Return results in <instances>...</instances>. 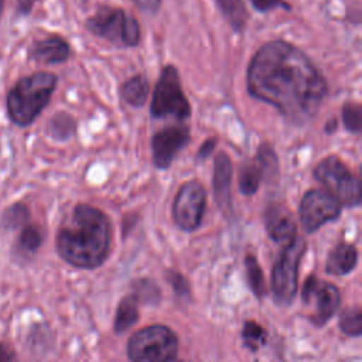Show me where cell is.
<instances>
[{"label": "cell", "mask_w": 362, "mask_h": 362, "mask_svg": "<svg viewBox=\"0 0 362 362\" xmlns=\"http://www.w3.org/2000/svg\"><path fill=\"white\" fill-rule=\"evenodd\" d=\"M342 122L348 132L359 133L362 129V107L359 103L348 102L342 107Z\"/></svg>", "instance_id": "cb8c5ba5"}, {"label": "cell", "mask_w": 362, "mask_h": 362, "mask_svg": "<svg viewBox=\"0 0 362 362\" xmlns=\"http://www.w3.org/2000/svg\"><path fill=\"white\" fill-rule=\"evenodd\" d=\"M358 262V252L351 243H339L327 259V272L331 274L342 276L352 272Z\"/></svg>", "instance_id": "e0dca14e"}, {"label": "cell", "mask_w": 362, "mask_h": 362, "mask_svg": "<svg viewBox=\"0 0 362 362\" xmlns=\"http://www.w3.org/2000/svg\"><path fill=\"white\" fill-rule=\"evenodd\" d=\"M120 92L126 103H129L133 107H141L147 100L148 81L141 74L133 75L122 85Z\"/></svg>", "instance_id": "ac0fdd59"}, {"label": "cell", "mask_w": 362, "mask_h": 362, "mask_svg": "<svg viewBox=\"0 0 362 362\" xmlns=\"http://www.w3.org/2000/svg\"><path fill=\"white\" fill-rule=\"evenodd\" d=\"M313 174L339 204L346 206H358L361 204V181L337 156L322 158Z\"/></svg>", "instance_id": "52a82bcc"}, {"label": "cell", "mask_w": 362, "mask_h": 362, "mask_svg": "<svg viewBox=\"0 0 362 362\" xmlns=\"http://www.w3.org/2000/svg\"><path fill=\"white\" fill-rule=\"evenodd\" d=\"M141 10L146 11H156L160 6L161 0H133Z\"/></svg>", "instance_id": "1f68e13d"}, {"label": "cell", "mask_w": 362, "mask_h": 362, "mask_svg": "<svg viewBox=\"0 0 362 362\" xmlns=\"http://www.w3.org/2000/svg\"><path fill=\"white\" fill-rule=\"evenodd\" d=\"M305 240L300 236L288 240L272 270V291L280 305H288L297 291L298 264L305 252Z\"/></svg>", "instance_id": "ba28073f"}, {"label": "cell", "mask_w": 362, "mask_h": 362, "mask_svg": "<svg viewBox=\"0 0 362 362\" xmlns=\"http://www.w3.org/2000/svg\"><path fill=\"white\" fill-rule=\"evenodd\" d=\"M28 219V209L23 204H14L13 206L7 208L1 218V225L6 229H16L25 223Z\"/></svg>", "instance_id": "484cf974"}, {"label": "cell", "mask_w": 362, "mask_h": 362, "mask_svg": "<svg viewBox=\"0 0 362 362\" xmlns=\"http://www.w3.org/2000/svg\"><path fill=\"white\" fill-rule=\"evenodd\" d=\"M215 146H216V140H215V139H208L206 141H204V143H202V146H201V147H199V150H198L197 158H198V160H204V158H206V157L214 151Z\"/></svg>", "instance_id": "4dcf8cb0"}, {"label": "cell", "mask_w": 362, "mask_h": 362, "mask_svg": "<svg viewBox=\"0 0 362 362\" xmlns=\"http://www.w3.org/2000/svg\"><path fill=\"white\" fill-rule=\"evenodd\" d=\"M57 85V76L49 72H37L21 78L7 96V112L13 123L30 124L47 106Z\"/></svg>", "instance_id": "3957f363"}, {"label": "cell", "mask_w": 362, "mask_h": 362, "mask_svg": "<svg viewBox=\"0 0 362 362\" xmlns=\"http://www.w3.org/2000/svg\"><path fill=\"white\" fill-rule=\"evenodd\" d=\"M150 112L157 119L174 117L185 120L191 116V106L182 92L180 75L174 65H165L161 69L153 92Z\"/></svg>", "instance_id": "8992f818"}, {"label": "cell", "mask_w": 362, "mask_h": 362, "mask_svg": "<svg viewBox=\"0 0 362 362\" xmlns=\"http://www.w3.org/2000/svg\"><path fill=\"white\" fill-rule=\"evenodd\" d=\"M177 351L175 332L158 324L139 329L127 342V355L132 362H173Z\"/></svg>", "instance_id": "277c9868"}, {"label": "cell", "mask_w": 362, "mask_h": 362, "mask_svg": "<svg viewBox=\"0 0 362 362\" xmlns=\"http://www.w3.org/2000/svg\"><path fill=\"white\" fill-rule=\"evenodd\" d=\"M247 92L276 107L287 120L304 124L317 115L328 85L313 61L284 40L263 44L247 66Z\"/></svg>", "instance_id": "6da1fadb"}, {"label": "cell", "mask_w": 362, "mask_h": 362, "mask_svg": "<svg viewBox=\"0 0 362 362\" xmlns=\"http://www.w3.org/2000/svg\"><path fill=\"white\" fill-rule=\"evenodd\" d=\"M3 7H4V0H0V16H1V11H3Z\"/></svg>", "instance_id": "836d02e7"}, {"label": "cell", "mask_w": 362, "mask_h": 362, "mask_svg": "<svg viewBox=\"0 0 362 362\" xmlns=\"http://www.w3.org/2000/svg\"><path fill=\"white\" fill-rule=\"evenodd\" d=\"M341 214V204L327 189H308L300 202V221L305 232L313 233L324 223L337 219Z\"/></svg>", "instance_id": "30bf717a"}, {"label": "cell", "mask_w": 362, "mask_h": 362, "mask_svg": "<svg viewBox=\"0 0 362 362\" xmlns=\"http://www.w3.org/2000/svg\"><path fill=\"white\" fill-rule=\"evenodd\" d=\"M277 157L269 144H262L252 163L246 164L239 177V189L245 195H253L263 175H273L277 171Z\"/></svg>", "instance_id": "4fadbf2b"}, {"label": "cell", "mask_w": 362, "mask_h": 362, "mask_svg": "<svg viewBox=\"0 0 362 362\" xmlns=\"http://www.w3.org/2000/svg\"><path fill=\"white\" fill-rule=\"evenodd\" d=\"M167 277H168L170 283L173 284V287L175 288V291H177L178 294H187V293L189 291L188 283H187V280H185L181 274L174 273V272H170V273H167Z\"/></svg>", "instance_id": "f1b7e54d"}, {"label": "cell", "mask_w": 362, "mask_h": 362, "mask_svg": "<svg viewBox=\"0 0 362 362\" xmlns=\"http://www.w3.org/2000/svg\"><path fill=\"white\" fill-rule=\"evenodd\" d=\"M264 223L269 236L276 242H288L296 238V222L291 212L281 204L273 202L264 212Z\"/></svg>", "instance_id": "9a60e30c"}, {"label": "cell", "mask_w": 362, "mask_h": 362, "mask_svg": "<svg viewBox=\"0 0 362 362\" xmlns=\"http://www.w3.org/2000/svg\"><path fill=\"white\" fill-rule=\"evenodd\" d=\"M18 1V8L21 13H28L35 3V0H17Z\"/></svg>", "instance_id": "d6a6232c"}, {"label": "cell", "mask_w": 362, "mask_h": 362, "mask_svg": "<svg viewBox=\"0 0 362 362\" xmlns=\"http://www.w3.org/2000/svg\"><path fill=\"white\" fill-rule=\"evenodd\" d=\"M250 3L259 11H269V10H273L277 7L290 10V4L286 3L284 0H250Z\"/></svg>", "instance_id": "83f0119b"}, {"label": "cell", "mask_w": 362, "mask_h": 362, "mask_svg": "<svg viewBox=\"0 0 362 362\" xmlns=\"http://www.w3.org/2000/svg\"><path fill=\"white\" fill-rule=\"evenodd\" d=\"M42 242V233L35 225H25L18 238L20 249L25 252H35Z\"/></svg>", "instance_id": "4316f807"}, {"label": "cell", "mask_w": 362, "mask_h": 362, "mask_svg": "<svg viewBox=\"0 0 362 362\" xmlns=\"http://www.w3.org/2000/svg\"><path fill=\"white\" fill-rule=\"evenodd\" d=\"M0 362H17L16 352L7 342H0Z\"/></svg>", "instance_id": "f546056e"}, {"label": "cell", "mask_w": 362, "mask_h": 362, "mask_svg": "<svg viewBox=\"0 0 362 362\" xmlns=\"http://www.w3.org/2000/svg\"><path fill=\"white\" fill-rule=\"evenodd\" d=\"M232 161L229 156L223 151L218 153L214 163V175H212V188L218 206L223 214H229L232 211Z\"/></svg>", "instance_id": "5bb4252c"}, {"label": "cell", "mask_w": 362, "mask_h": 362, "mask_svg": "<svg viewBox=\"0 0 362 362\" xmlns=\"http://www.w3.org/2000/svg\"><path fill=\"white\" fill-rule=\"evenodd\" d=\"M339 328L351 337H359L362 332V314L358 307L344 311L339 317Z\"/></svg>", "instance_id": "603a6c76"}, {"label": "cell", "mask_w": 362, "mask_h": 362, "mask_svg": "<svg viewBox=\"0 0 362 362\" xmlns=\"http://www.w3.org/2000/svg\"><path fill=\"white\" fill-rule=\"evenodd\" d=\"M245 266H246L247 281H249L252 291L255 293L256 297H263L266 294V286H264L262 269H260L256 257L253 255H247L246 260H245Z\"/></svg>", "instance_id": "44dd1931"}, {"label": "cell", "mask_w": 362, "mask_h": 362, "mask_svg": "<svg viewBox=\"0 0 362 362\" xmlns=\"http://www.w3.org/2000/svg\"><path fill=\"white\" fill-rule=\"evenodd\" d=\"M206 205V192L201 182H184L173 202V218L177 226L182 230H195L204 218Z\"/></svg>", "instance_id": "9c48e42d"}, {"label": "cell", "mask_w": 362, "mask_h": 362, "mask_svg": "<svg viewBox=\"0 0 362 362\" xmlns=\"http://www.w3.org/2000/svg\"><path fill=\"white\" fill-rule=\"evenodd\" d=\"M189 139V130L185 126H170L157 132L151 139L153 163L156 168H168L180 150L188 144Z\"/></svg>", "instance_id": "7c38bea8"}, {"label": "cell", "mask_w": 362, "mask_h": 362, "mask_svg": "<svg viewBox=\"0 0 362 362\" xmlns=\"http://www.w3.org/2000/svg\"><path fill=\"white\" fill-rule=\"evenodd\" d=\"M303 300L305 303L315 300V313L311 318L315 325L321 327L337 313L341 296L335 284L320 281L310 276L303 287Z\"/></svg>", "instance_id": "8fae6325"}, {"label": "cell", "mask_w": 362, "mask_h": 362, "mask_svg": "<svg viewBox=\"0 0 362 362\" xmlns=\"http://www.w3.org/2000/svg\"><path fill=\"white\" fill-rule=\"evenodd\" d=\"M243 342L250 351H257L266 342V331L255 321H246L242 331Z\"/></svg>", "instance_id": "7402d4cb"}, {"label": "cell", "mask_w": 362, "mask_h": 362, "mask_svg": "<svg viewBox=\"0 0 362 362\" xmlns=\"http://www.w3.org/2000/svg\"><path fill=\"white\" fill-rule=\"evenodd\" d=\"M112 243V225L99 208L78 204L74 208L69 225L57 233L58 255L79 269H95L109 255Z\"/></svg>", "instance_id": "7a4b0ae2"}, {"label": "cell", "mask_w": 362, "mask_h": 362, "mask_svg": "<svg viewBox=\"0 0 362 362\" xmlns=\"http://www.w3.org/2000/svg\"><path fill=\"white\" fill-rule=\"evenodd\" d=\"M68 42L57 35L35 41L30 48V58L41 64H61L69 57Z\"/></svg>", "instance_id": "2e32d148"}, {"label": "cell", "mask_w": 362, "mask_h": 362, "mask_svg": "<svg viewBox=\"0 0 362 362\" xmlns=\"http://www.w3.org/2000/svg\"><path fill=\"white\" fill-rule=\"evenodd\" d=\"M137 300L136 296L124 297L117 307L115 318V331L123 332L137 321Z\"/></svg>", "instance_id": "ffe728a7"}, {"label": "cell", "mask_w": 362, "mask_h": 362, "mask_svg": "<svg viewBox=\"0 0 362 362\" xmlns=\"http://www.w3.org/2000/svg\"><path fill=\"white\" fill-rule=\"evenodd\" d=\"M216 3L229 25L236 33H240L249 20V11L243 0H216Z\"/></svg>", "instance_id": "d6986e66"}, {"label": "cell", "mask_w": 362, "mask_h": 362, "mask_svg": "<svg viewBox=\"0 0 362 362\" xmlns=\"http://www.w3.org/2000/svg\"><path fill=\"white\" fill-rule=\"evenodd\" d=\"M86 28L96 37L116 45L136 47L140 42V25L137 20L120 7L102 6L88 18Z\"/></svg>", "instance_id": "5b68a950"}, {"label": "cell", "mask_w": 362, "mask_h": 362, "mask_svg": "<svg viewBox=\"0 0 362 362\" xmlns=\"http://www.w3.org/2000/svg\"><path fill=\"white\" fill-rule=\"evenodd\" d=\"M75 129V123L74 119L66 115V113H58L52 117L51 123H49V132L54 137L57 139H68Z\"/></svg>", "instance_id": "d4e9b609"}]
</instances>
